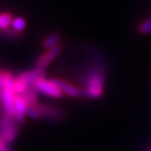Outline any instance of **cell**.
Listing matches in <instances>:
<instances>
[{
  "mask_svg": "<svg viewBox=\"0 0 151 151\" xmlns=\"http://www.w3.org/2000/svg\"><path fill=\"white\" fill-rule=\"evenodd\" d=\"M150 151H151V150H150Z\"/></svg>",
  "mask_w": 151,
  "mask_h": 151,
  "instance_id": "cell-15",
  "label": "cell"
},
{
  "mask_svg": "<svg viewBox=\"0 0 151 151\" xmlns=\"http://www.w3.org/2000/svg\"><path fill=\"white\" fill-rule=\"evenodd\" d=\"M57 83L59 84L60 88L64 94H66L69 97L72 98H78L83 96V89L80 88L78 86H75V84L69 83V81L65 80H60V78H55Z\"/></svg>",
  "mask_w": 151,
  "mask_h": 151,
  "instance_id": "cell-7",
  "label": "cell"
},
{
  "mask_svg": "<svg viewBox=\"0 0 151 151\" xmlns=\"http://www.w3.org/2000/svg\"><path fill=\"white\" fill-rule=\"evenodd\" d=\"M0 101H1V90H0Z\"/></svg>",
  "mask_w": 151,
  "mask_h": 151,
  "instance_id": "cell-14",
  "label": "cell"
},
{
  "mask_svg": "<svg viewBox=\"0 0 151 151\" xmlns=\"http://www.w3.org/2000/svg\"><path fill=\"white\" fill-rule=\"evenodd\" d=\"M62 51V45L60 44L58 46L51 48L45 51L44 53H42L40 56L38 57L37 60L35 61V67L45 70L57 57L59 56V54Z\"/></svg>",
  "mask_w": 151,
  "mask_h": 151,
  "instance_id": "cell-5",
  "label": "cell"
},
{
  "mask_svg": "<svg viewBox=\"0 0 151 151\" xmlns=\"http://www.w3.org/2000/svg\"><path fill=\"white\" fill-rule=\"evenodd\" d=\"M28 116L32 119H46L57 121L63 118V111L58 107L48 104H37L35 106L29 107Z\"/></svg>",
  "mask_w": 151,
  "mask_h": 151,
  "instance_id": "cell-2",
  "label": "cell"
},
{
  "mask_svg": "<svg viewBox=\"0 0 151 151\" xmlns=\"http://www.w3.org/2000/svg\"><path fill=\"white\" fill-rule=\"evenodd\" d=\"M34 88L37 90V93H41L45 96H49L52 98H62L64 93H63L62 89L60 88L59 84L57 81L54 80H49L45 77L39 78L35 81L34 84Z\"/></svg>",
  "mask_w": 151,
  "mask_h": 151,
  "instance_id": "cell-4",
  "label": "cell"
},
{
  "mask_svg": "<svg viewBox=\"0 0 151 151\" xmlns=\"http://www.w3.org/2000/svg\"><path fill=\"white\" fill-rule=\"evenodd\" d=\"M60 41H61V35L59 34H57V32H53V34L47 35V37L42 40V47H43L45 50L51 49V48H54L61 44Z\"/></svg>",
  "mask_w": 151,
  "mask_h": 151,
  "instance_id": "cell-8",
  "label": "cell"
},
{
  "mask_svg": "<svg viewBox=\"0 0 151 151\" xmlns=\"http://www.w3.org/2000/svg\"><path fill=\"white\" fill-rule=\"evenodd\" d=\"M26 20L22 17H14L13 22H12L11 28H13L15 31L23 32L24 29H26Z\"/></svg>",
  "mask_w": 151,
  "mask_h": 151,
  "instance_id": "cell-10",
  "label": "cell"
},
{
  "mask_svg": "<svg viewBox=\"0 0 151 151\" xmlns=\"http://www.w3.org/2000/svg\"><path fill=\"white\" fill-rule=\"evenodd\" d=\"M104 77L100 69L94 68L87 75L83 89V96L91 99L100 98L104 91Z\"/></svg>",
  "mask_w": 151,
  "mask_h": 151,
  "instance_id": "cell-1",
  "label": "cell"
},
{
  "mask_svg": "<svg viewBox=\"0 0 151 151\" xmlns=\"http://www.w3.org/2000/svg\"><path fill=\"white\" fill-rule=\"evenodd\" d=\"M18 122L13 116H10L4 111L0 114V134L6 143L10 144L16 139L19 134Z\"/></svg>",
  "mask_w": 151,
  "mask_h": 151,
  "instance_id": "cell-3",
  "label": "cell"
},
{
  "mask_svg": "<svg viewBox=\"0 0 151 151\" xmlns=\"http://www.w3.org/2000/svg\"><path fill=\"white\" fill-rule=\"evenodd\" d=\"M0 151H12L8 143H6L0 134Z\"/></svg>",
  "mask_w": 151,
  "mask_h": 151,
  "instance_id": "cell-12",
  "label": "cell"
},
{
  "mask_svg": "<svg viewBox=\"0 0 151 151\" xmlns=\"http://www.w3.org/2000/svg\"><path fill=\"white\" fill-rule=\"evenodd\" d=\"M29 104L24 95H16L15 98V115L14 118L18 123H23L25 117L28 116Z\"/></svg>",
  "mask_w": 151,
  "mask_h": 151,
  "instance_id": "cell-6",
  "label": "cell"
},
{
  "mask_svg": "<svg viewBox=\"0 0 151 151\" xmlns=\"http://www.w3.org/2000/svg\"><path fill=\"white\" fill-rule=\"evenodd\" d=\"M3 87V77H2V71H0V90Z\"/></svg>",
  "mask_w": 151,
  "mask_h": 151,
  "instance_id": "cell-13",
  "label": "cell"
},
{
  "mask_svg": "<svg viewBox=\"0 0 151 151\" xmlns=\"http://www.w3.org/2000/svg\"><path fill=\"white\" fill-rule=\"evenodd\" d=\"M13 19L14 17L10 12H1L0 13V32L11 28Z\"/></svg>",
  "mask_w": 151,
  "mask_h": 151,
  "instance_id": "cell-9",
  "label": "cell"
},
{
  "mask_svg": "<svg viewBox=\"0 0 151 151\" xmlns=\"http://www.w3.org/2000/svg\"><path fill=\"white\" fill-rule=\"evenodd\" d=\"M138 32L141 35H148L151 32V15L138 25Z\"/></svg>",
  "mask_w": 151,
  "mask_h": 151,
  "instance_id": "cell-11",
  "label": "cell"
}]
</instances>
